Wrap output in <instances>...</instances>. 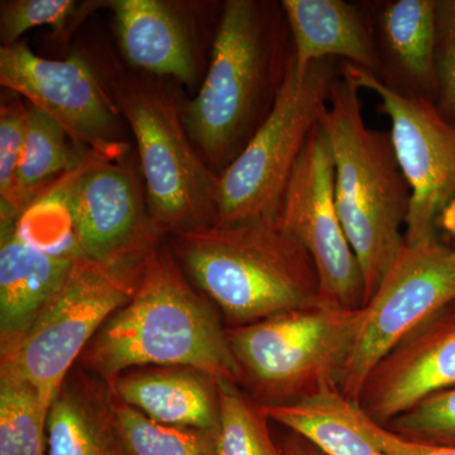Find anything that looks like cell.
I'll use <instances>...</instances> for the list:
<instances>
[{"mask_svg":"<svg viewBox=\"0 0 455 455\" xmlns=\"http://www.w3.org/2000/svg\"><path fill=\"white\" fill-rule=\"evenodd\" d=\"M268 420L307 439L326 455H385L355 423L353 401L338 386L284 405H260Z\"/></svg>","mask_w":455,"mask_h":455,"instance_id":"cell-21","label":"cell"},{"mask_svg":"<svg viewBox=\"0 0 455 455\" xmlns=\"http://www.w3.org/2000/svg\"><path fill=\"white\" fill-rule=\"evenodd\" d=\"M52 190L86 259L133 269L158 247L145 188L127 164L89 152Z\"/></svg>","mask_w":455,"mask_h":455,"instance_id":"cell-10","label":"cell"},{"mask_svg":"<svg viewBox=\"0 0 455 455\" xmlns=\"http://www.w3.org/2000/svg\"><path fill=\"white\" fill-rule=\"evenodd\" d=\"M116 99L139 147L147 208L158 235L215 226L220 176L188 137L181 110L164 92L136 83L121 86Z\"/></svg>","mask_w":455,"mask_h":455,"instance_id":"cell-7","label":"cell"},{"mask_svg":"<svg viewBox=\"0 0 455 455\" xmlns=\"http://www.w3.org/2000/svg\"><path fill=\"white\" fill-rule=\"evenodd\" d=\"M363 310L313 305L228 326L241 385L259 405H284L338 386Z\"/></svg>","mask_w":455,"mask_h":455,"instance_id":"cell-5","label":"cell"},{"mask_svg":"<svg viewBox=\"0 0 455 455\" xmlns=\"http://www.w3.org/2000/svg\"><path fill=\"white\" fill-rule=\"evenodd\" d=\"M455 387V302L397 341L368 374L357 405L386 427L425 398Z\"/></svg>","mask_w":455,"mask_h":455,"instance_id":"cell-14","label":"cell"},{"mask_svg":"<svg viewBox=\"0 0 455 455\" xmlns=\"http://www.w3.org/2000/svg\"><path fill=\"white\" fill-rule=\"evenodd\" d=\"M436 98L434 107L455 125V0H436Z\"/></svg>","mask_w":455,"mask_h":455,"instance_id":"cell-28","label":"cell"},{"mask_svg":"<svg viewBox=\"0 0 455 455\" xmlns=\"http://www.w3.org/2000/svg\"><path fill=\"white\" fill-rule=\"evenodd\" d=\"M218 455H287L272 439L259 403L239 390V385L218 382Z\"/></svg>","mask_w":455,"mask_h":455,"instance_id":"cell-25","label":"cell"},{"mask_svg":"<svg viewBox=\"0 0 455 455\" xmlns=\"http://www.w3.org/2000/svg\"><path fill=\"white\" fill-rule=\"evenodd\" d=\"M292 55L281 2L224 3L208 71L196 97L181 109L188 137L218 176L267 119Z\"/></svg>","mask_w":455,"mask_h":455,"instance_id":"cell-2","label":"cell"},{"mask_svg":"<svg viewBox=\"0 0 455 455\" xmlns=\"http://www.w3.org/2000/svg\"><path fill=\"white\" fill-rule=\"evenodd\" d=\"M112 407L121 455H218V429L157 423L139 410L125 405L113 394Z\"/></svg>","mask_w":455,"mask_h":455,"instance_id":"cell-23","label":"cell"},{"mask_svg":"<svg viewBox=\"0 0 455 455\" xmlns=\"http://www.w3.org/2000/svg\"><path fill=\"white\" fill-rule=\"evenodd\" d=\"M455 302V244L442 235L403 245L368 299L338 388L357 403L368 374L427 317Z\"/></svg>","mask_w":455,"mask_h":455,"instance_id":"cell-9","label":"cell"},{"mask_svg":"<svg viewBox=\"0 0 455 455\" xmlns=\"http://www.w3.org/2000/svg\"><path fill=\"white\" fill-rule=\"evenodd\" d=\"M296 68L335 59L379 77L372 3L283 0Z\"/></svg>","mask_w":455,"mask_h":455,"instance_id":"cell-17","label":"cell"},{"mask_svg":"<svg viewBox=\"0 0 455 455\" xmlns=\"http://www.w3.org/2000/svg\"><path fill=\"white\" fill-rule=\"evenodd\" d=\"M436 0L372 2L377 79L407 98L435 103Z\"/></svg>","mask_w":455,"mask_h":455,"instance_id":"cell-15","label":"cell"},{"mask_svg":"<svg viewBox=\"0 0 455 455\" xmlns=\"http://www.w3.org/2000/svg\"><path fill=\"white\" fill-rule=\"evenodd\" d=\"M0 107V204L8 202L26 137L27 107L7 90Z\"/></svg>","mask_w":455,"mask_h":455,"instance_id":"cell-29","label":"cell"},{"mask_svg":"<svg viewBox=\"0 0 455 455\" xmlns=\"http://www.w3.org/2000/svg\"><path fill=\"white\" fill-rule=\"evenodd\" d=\"M113 396L147 418L171 427H220L218 382L187 367H142L107 383Z\"/></svg>","mask_w":455,"mask_h":455,"instance_id":"cell-18","label":"cell"},{"mask_svg":"<svg viewBox=\"0 0 455 455\" xmlns=\"http://www.w3.org/2000/svg\"><path fill=\"white\" fill-rule=\"evenodd\" d=\"M386 427L412 442L455 447V387L425 398Z\"/></svg>","mask_w":455,"mask_h":455,"instance_id":"cell-26","label":"cell"},{"mask_svg":"<svg viewBox=\"0 0 455 455\" xmlns=\"http://www.w3.org/2000/svg\"><path fill=\"white\" fill-rule=\"evenodd\" d=\"M49 411L29 383L0 376V455H46Z\"/></svg>","mask_w":455,"mask_h":455,"instance_id":"cell-24","label":"cell"},{"mask_svg":"<svg viewBox=\"0 0 455 455\" xmlns=\"http://www.w3.org/2000/svg\"><path fill=\"white\" fill-rule=\"evenodd\" d=\"M68 140L59 123L28 104L25 143L11 196L7 203L0 204V221L20 220L56 176L79 164L83 158L75 160Z\"/></svg>","mask_w":455,"mask_h":455,"instance_id":"cell-22","label":"cell"},{"mask_svg":"<svg viewBox=\"0 0 455 455\" xmlns=\"http://www.w3.org/2000/svg\"><path fill=\"white\" fill-rule=\"evenodd\" d=\"M121 49L131 65L193 86L197 68L187 26L167 3L158 0H113Z\"/></svg>","mask_w":455,"mask_h":455,"instance_id":"cell-19","label":"cell"},{"mask_svg":"<svg viewBox=\"0 0 455 455\" xmlns=\"http://www.w3.org/2000/svg\"><path fill=\"white\" fill-rule=\"evenodd\" d=\"M79 363L107 383L134 368L187 367L241 385L217 307L160 245L140 263L130 301L104 323Z\"/></svg>","mask_w":455,"mask_h":455,"instance_id":"cell-1","label":"cell"},{"mask_svg":"<svg viewBox=\"0 0 455 455\" xmlns=\"http://www.w3.org/2000/svg\"><path fill=\"white\" fill-rule=\"evenodd\" d=\"M0 223V355H4L25 337L83 256L44 250L20 235L17 221Z\"/></svg>","mask_w":455,"mask_h":455,"instance_id":"cell-16","label":"cell"},{"mask_svg":"<svg viewBox=\"0 0 455 455\" xmlns=\"http://www.w3.org/2000/svg\"><path fill=\"white\" fill-rule=\"evenodd\" d=\"M0 85L59 123L75 147L114 160L124 152L116 140V109L80 55L49 60L26 42L0 47Z\"/></svg>","mask_w":455,"mask_h":455,"instance_id":"cell-13","label":"cell"},{"mask_svg":"<svg viewBox=\"0 0 455 455\" xmlns=\"http://www.w3.org/2000/svg\"><path fill=\"white\" fill-rule=\"evenodd\" d=\"M334 178L331 143L317 122L284 188L278 223L313 259L323 304L358 310L366 287L338 212Z\"/></svg>","mask_w":455,"mask_h":455,"instance_id":"cell-11","label":"cell"},{"mask_svg":"<svg viewBox=\"0 0 455 455\" xmlns=\"http://www.w3.org/2000/svg\"><path fill=\"white\" fill-rule=\"evenodd\" d=\"M140 266L112 268L80 257L25 337L0 355V376L29 383L51 406L92 338L130 301Z\"/></svg>","mask_w":455,"mask_h":455,"instance_id":"cell-8","label":"cell"},{"mask_svg":"<svg viewBox=\"0 0 455 455\" xmlns=\"http://www.w3.org/2000/svg\"><path fill=\"white\" fill-rule=\"evenodd\" d=\"M341 73L359 89L373 92L390 118L398 164L411 190L406 243L438 235L442 218L455 212V125L429 101L403 97L348 62L343 61Z\"/></svg>","mask_w":455,"mask_h":455,"instance_id":"cell-12","label":"cell"},{"mask_svg":"<svg viewBox=\"0 0 455 455\" xmlns=\"http://www.w3.org/2000/svg\"><path fill=\"white\" fill-rule=\"evenodd\" d=\"M341 64L320 60L300 71L292 55L267 119L220 176L215 226L278 221L284 188L340 77Z\"/></svg>","mask_w":455,"mask_h":455,"instance_id":"cell-6","label":"cell"},{"mask_svg":"<svg viewBox=\"0 0 455 455\" xmlns=\"http://www.w3.org/2000/svg\"><path fill=\"white\" fill-rule=\"evenodd\" d=\"M46 455H121L109 386L83 367L71 371L51 403Z\"/></svg>","mask_w":455,"mask_h":455,"instance_id":"cell-20","label":"cell"},{"mask_svg":"<svg viewBox=\"0 0 455 455\" xmlns=\"http://www.w3.org/2000/svg\"><path fill=\"white\" fill-rule=\"evenodd\" d=\"M287 455H326L315 445L311 444L307 439L301 438L298 434H293L287 438L283 445Z\"/></svg>","mask_w":455,"mask_h":455,"instance_id":"cell-31","label":"cell"},{"mask_svg":"<svg viewBox=\"0 0 455 455\" xmlns=\"http://www.w3.org/2000/svg\"><path fill=\"white\" fill-rule=\"evenodd\" d=\"M359 92L341 73L319 122L333 152L335 203L361 265L366 304L406 243L411 190L390 132L364 121Z\"/></svg>","mask_w":455,"mask_h":455,"instance_id":"cell-4","label":"cell"},{"mask_svg":"<svg viewBox=\"0 0 455 455\" xmlns=\"http://www.w3.org/2000/svg\"><path fill=\"white\" fill-rule=\"evenodd\" d=\"M353 415L358 427L385 455H455V447L425 444L397 435L387 427L371 420L355 403H353Z\"/></svg>","mask_w":455,"mask_h":455,"instance_id":"cell-30","label":"cell"},{"mask_svg":"<svg viewBox=\"0 0 455 455\" xmlns=\"http://www.w3.org/2000/svg\"><path fill=\"white\" fill-rule=\"evenodd\" d=\"M169 247L230 328L322 302L313 259L278 221L196 228Z\"/></svg>","mask_w":455,"mask_h":455,"instance_id":"cell-3","label":"cell"},{"mask_svg":"<svg viewBox=\"0 0 455 455\" xmlns=\"http://www.w3.org/2000/svg\"><path fill=\"white\" fill-rule=\"evenodd\" d=\"M0 40L12 46L29 29L51 26L62 32L75 17L77 4L73 0H8L0 3Z\"/></svg>","mask_w":455,"mask_h":455,"instance_id":"cell-27","label":"cell"}]
</instances>
